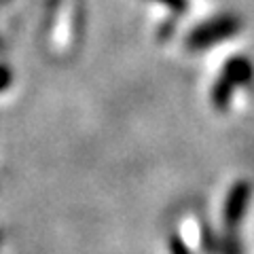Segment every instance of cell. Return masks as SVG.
Instances as JSON below:
<instances>
[{
	"label": "cell",
	"instance_id": "obj_3",
	"mask_svg": "<svg viewBox=\"0 0 254 254\" xmlns=\"http://www.w3.org/2000/svg\"><path fill=\"white\" fill-rule=\"evenodd\" d=\"M225 81L231 83L235 89L244 85H250L254 81V64L250 62V58L246 55H235V58H229L222 66V72L218 74Z\"/></svg>",
	"mask_w": 254,
	"mask_h": 254
},
{
	"label": "cell",
	"instance_id": "obj_8",
	"mask_svg": "<svg viewBox=\"0 0 254 254\" xmlns=\"http://www.w3.org/2000/svg\"><path fill=\"white\" fill-rule=\"evenodd\" d=\"M159 2L168 4L170 9H174V11H182L187 6V0H159Z\"/></svg>",
	"mask_w": 254,
	"mask_h": 254
},
{
	"label": "cell",
	"instance_id": "obj_1",
	"mask_svg": "<svg viewBox=\"0 0 254 254\" xmlns=\"http://www.w3.org/2000/svg\"><path fill=\"white\" fill-rule=\"evenodd\" d=\"M242 30V21L235 15H218L210 21L199 23L190 34L187 36V49L189 51H203L212 45H218L222 41L233 38Z\"/></svg>",
	"mask_w": 254,
	"mask_h": 254
},
{
	"label": "cell",
	"instance_id": "obj_7",
	"mask_svg": "<svg viewBox=\"0 0 254 254\" xmlns=\"http://www.w3.org/2000/svg\"><path fill=\"white\" fill-rule=\"evenodd\" d=\"M11 83V72H9V68L6 66H0V91L6 89Z\"/></svg>",
	"mask_w": 254,
	"mask_h": 254
},
{
	"label": "cell",
	"instance_id": "obj_5",
	"mask_svg": "<svg viewBox=\"0 0 254 254\" xmlns=\"http://www.w3.org/2000/svg\"><path fill=\"white\" fill-rule=\"evenodd\" d=\"M218 252L220 254H242L240 240L235 237V233H227L225 240L218 244Z\"/></svg>",
	"mask_w": 254,
	"mask_h": 254
},
{
	"label": "cell",
	"instance_id": "obj_6",
	"mask_svg": "<svg viewBox=\"0 0 254 254\" xmlns=\"http://www.w3.org/2000/svg\"><path fill=\"white\" fill-rule=\"evenodd\" d=\"M168 248H170V254H193L189 246L182 242V237H180V235H172V237H170Z\"/></svg>",
	"mask_w": 254,
	"mask_h": 254
},
{
	"label": "cell",
	"instance_id": "obj_2",
	"mask_svg": "<svg viewBox=\"0 0 254 254\" xmlns=\"http://www.w3.org/2000/svg\"><path fill=\"white\" fill-rule=\"evenodd\" d=\"M252 197V187L248 180H240L231 187L227 193L225 208H222V225H225L227 233H237V229L242 227V220L248 212V203Z\"/></svg>",
	"mask_w": 254,
	"mask_h": 254
},
{
	"label": "cell",
	"instance_id": "obj_4",
	"mask_svg": "<svg viewBox=\"0 0 254 254\" xmlns=\"http://www.w3.org/2000/svg\"><path fill=\"white\" fill-rule=\"evenodd\" d=\"M233 93H235V87L225 81L222 76H218L212 85V91H210V98H212V106L216 110H227L231 106V100H233Z\"/></svg>",
	"mask_w": 254,
	"mask_h": 254
}]
</instances>
